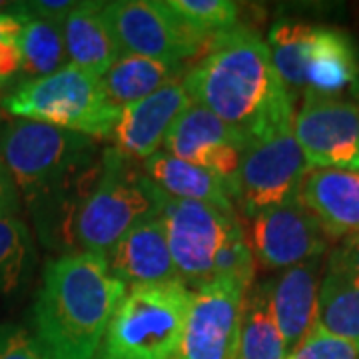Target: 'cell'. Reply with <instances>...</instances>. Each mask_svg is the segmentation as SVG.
<instances>
[{
  "instance_id": "cell-1",
  "label": "cell",
  "mask_w": 359,
  "mask_h": 359,
  "mask_svg": "<svg viewBox=\"0 0 359 359\" xmlns=\"http://www.w3.org/2000/svg\"><path fill=\"white\" fill-rule=\"evenodd\" d=\"M186 70L192 102L204 106L245 140H259L294 124L295 96L276 72L266 40L236 26L214 40Z\"/></svg>"
},
{
  "instance_id": "cell-2",
  "label": "cell",
  "mask_w": 359,
  "mask_h": 359,
  "mask_svg": "<svg viewBox=\"0 0 359 359\" xmlns=\"http://www.w3.org/2000/svg\"><path fill=\"white\" fill-rule=\"evenodd\" d=\"M126 290L100 254L54 259L34 304V339L50 359H94Z\"/></svg>"
},
{
  "instance_id": "cell-3",
  "label": "cell",
  "mask_w": 359,
  "mask_h": 359,
  "mask_svg": "<svg viewBox=\"0 0 359 359\" xmlns=\"http://www.w3.org/2000/svg\"><path fill=\"white\" fill-rule=\"evenodd\" d=\"M164 196L134 160L106 150L100 178L70 222L72 242L80 252L106 257L136 226L160 216Z\"/></svg>"
},
{
  "instance_id": "cell-4",
  "label": "cell",
  "mask_w": 359,
  "mask_h": 359,
  "mask_svg": "<svg viewBox=\"0 0 359 359\" xmlns=\"http://www.w3.org/2000/svg\"><path fill=\"white\" fill-rule=\"evenodd\" d=\"M192 295L180 282L128 287L94 359H176Z\"/></svg>"
},
{
  "instance_id": "cell-5",
  "label": "cell",
  "mask_w": 359,
  "mask_h": 359,
  "mask_svg": "<svg viewBox=\"0 0 359 359\" xmlns=\"http://www.w3.org/2000/svg\"><path fill=\"white\" fill-rule=\"evenodd\" d=\"M4 112L88 138H110L120 108L108 100L102 78L66 65L50 76L28 80L2 98Z\"/></svg>"
},
{
  "instance_id": "cell-6",
  "label": "cell",
  "mask_w": 359,
  "mask_h": 359,
  "mask_svg": "<svg viewBox=\"0 0 359 359\" xmlns=\"http://www.w3.org/2000/svg\"><path fill=\"white\" fill-rule=\"evenodd\" d=\"M269 56L282 82L295 92L337 96L359 74L358 52L341 30L278 22L269 30Z\"/></svg>"
},
{
  "instance_id": "cell-7",
  "label": "cell",
  "mask_w": 359,
  "mask_h": 359,
  "mask_svg": "<svg viewBox=\"0 0 359 359\" xmlns=\"http://www.w3.org/2000/svg\"><path fill=\"white\" fill-rule=\"evenodd\" d=\"M92 138L34 120H13L0 134V160L18 192L36 196L90 154Z\"/></svg>"
},
{
  "instance_id": "cell-8",
  "label": "cell",
  "mask_w": 359,
  "mask_h": 359,
  "mask_svg": "<svg viewBox=\"0 0 359 359\" xmlns=\"http://www.w3.org/2000/svg\"><path fill=\"white\" fill-rule=\"evenodd\" d=\"M309 172L306 156L294 136V124L250 142L230 182L231 202L242 214L256 218L259 212L299 196Z\"/></svg>"
},
{
  "instance_id": "cell-9",
  "label": "cell",
  "mask_w": 359,
  "mask_h": 359,
  "mask_svg": "<svg viewBox=\"0 0 359 359\" xmlns=\"http://www.w3.org/2000/svg\"><path fill=\"white\" fill-rule=\"evenodd\" d=\"M160 219L180 282L196 290L212 282L216 257L240 224L238 216L202 202L164 196Z\"/></svg>"
},
{
  "instance_id": "cell-10",
  "label": "cell",
  "mask_w": 359,
  "mask_h": 359,
  "mask_svg": "<svg viewBox=\"0 0 359 359\" xmlns=\"http://www.w3.org/2000/svg\"><path fill=\"white\" fill-rule=\"evenodd\" d=\"M102 13L122 56L186 62L208 48L180 22L166 0L104 2Z\"/></svg>"
},
{
  "instance_id": "cell-11",
  "label": "cell",
  "mask_w": 359,
  "mask_h": 359,
  "mask_svg": "<svg viewBox=\"0 0 359 359\" xmlns=\"http://www.w3.org/2000/svg\"><path fill=\"white\" fill-rule=\"evenodd\" d=\"M248 287L216 278L196 290L176 359H238Z\"/></svg>"
},
{
  "instance_id": "cell-12",
  "label": "cell",
  "mask_w": 359,
  "mask_h": 359,
  "mask_svg": "<svg viewBox=\"0 0 359 359\" xmlns=\"http://www.w3.org/2000/svg\"><path fill=\"white\" fill-rule=\"evenodd\" d=\"M294 136L309 170H359V106L339 96L304 94Z\"/></svg>"
},
{
  "instance_id": "cell-13",
  "label": "cell",
  "mask_w": 359,
  "mask_h": 359,
  "mask_svg": "<svg viewBox=\"0 0 359 359\" xmlns=\"http://www.w3.org/2000/svg\"><path fill=\"white\" fill-rule=\"evenodd\" d=\"M252 252L266 269H287L321 257L327 233L299 196L252 218Z\"/></svg>"
},
{
  "instance_id": "cell-14",
  "label": "cell",
  "mask_w": 359,
  "mask_h": 359,
  "mask_svg": "<svg viewBox=\"0 0 359 359\" xmlns=\"http://www.w3.org/2000/svg\"><path fill=\"white\" fill-rule=\"evenodd\" d=\"M245 140L238 130L194 102L164 138L162 150L224 178L236 176Z\"/></svg>"
},
{
  "instance_id": "cell-15",
  "label": "cell",
  "mask_w": 359,
  "mask_h": 359,
  "mask_svg": "<svg viewBox=\"0 0 359 359\" xmlns=\"http://www.w3.org/2000/svg\"><path fill=\"white\" fill-rule=\"evenodd\" d=\"M192 104L184 78H180L148 98L122 108L110 136L114 150L134 162L148 160L162 150L168 132Z\"/></svg>"
},
{
  "instance_id": "cell-16",
  "label": "cell",
  "mask_w": 359,
  "mask_h": 359,
  "mask_svg": "<svg viewBox=\"0 0 359 359\" xmlns=\"http://www.w3.org/2000/svg\"><path fill=\"white\" fill-rule=\"evenodd\" d=\"M299 200L327 238L359 233V170L313 168L299 188Z\"/></svg>"
},
{
  "instance_id": "cell-17",
  "label": "cell",
  "mask_w": 359,
  "mask_h": 359,
  "mask_svg": "<svg viewBox=\"0 0 359 359\" xmlns=\"http://www.w3.org/2000/svg\"><path fill=\"white\" fill-rule=\"evenodd\" d=\"M106 264L110 273L126 287L180 282L160 216L142 222L124 236L106 256Z\"/></svg>"
},
{
  "instance_id": "cell-18",
  "label": "cell",
  "mask_w": 359,
  "mask_h": 359,
  "mask_svg": "<svg viewBox=\"0 0 359 359\" xmlns=\"http://www.w3.org/2000/svg\"><path fill=\"white\" fill-rule=\"evenodd\" d=\"M320 285L321 257L283 269L276 282H269V306L287 353L302 344L318 321Z\"/></svg>"
},
{
  "instance_id": "cell-19",
  "label": "cell",
  "mask_w": 359,
  "mask_h": 359,
  "mask_svg": "<svg viewBox=\"0 0 359 359\" xmlns=\"http://www.w3.org/2000/svg\"><path fill=\"white\" fill-rule=\"evenodd\" d=\"M102 4L76 2L72 13L60 25L68 65L98 78H102L122 56L104 18Z\"/></svg>"
},
{
  "instance_id": "cell-20",
  "label": "cell",
  "mask_w": 359,
  "mask_h": 359,
  "mask_svg": "<svg viewBox=\"0 0 359 359\" xmlns=\"http://www.w3.org/2000/svg\"><path fill=\"white\" fill-rule=\"evenodd\" d=\"M144 174L168 198L214 205L226 214H236L230 184L204 168L194 166L164 150L142 162Z\"/></svg>"
},
{
  "instance_id": "cell-21",
  "label": "cell",
  "mask_w": 359,
  "mask_h": 359,
  "mask_svg": "<svg viewBox=\"0 0 359 359\" xmlns=\"http://www.w3.org/2000/svg\"><path fill=\"white\" fill-rule=\"evenodd\" d=\"M186 70V62L128 54L116 60V65L102 76V84L108 100L122 110L130 104L148 98L170 82L184 78Z\"/></svg>"
},
{
  "instance_id": "cell-22",
  "label": "cell",
  "mask_w": 359,
  "mask_h": 359,
  "mask_svg": "<svg viewBox=\"0 0 359 359\" xmlns=\"http://www.w3.org/2000/svg\"><path fill=\"white\" fill-rule=\"evenodd\" d=\"M287 347L269 306V282L248 290L242 308L238 359H285Z\"/></svg>"
},
{
  "instance_id": "cell-23",
  "label": "cell",
  "mask_w": 359,
  "mask_h": 359,
  "mask_svg": "<svg viewBox=\"0 0 359 359\" xmlns=\"http://www.w3.org/2000/svg\"><path fill=\"white\" fill-rule=\"evenodd\" d=\"M318 323L359 347V278L327 269L320 285Z\"/></svg>"
},
{
  "instance_id": "cell-24",
  "label": "cell",
  "mask_w": 359,
  "mask_h": 359,
  "mask_svg": "<svg viewBox=\"0 0 359 359\" xmlns=\"http://www.w3.org/2000/svg\"><path fill=\"white\" fill-rule=\"evenodd\" d=\"M18 46L22 56V72L30 80L50 76L68 65L62 26L50 20L26 16Z\"/></svg>"
},
{
  "instance_id": "cell-25",
  "label": "cell",
  "mask_w": 359,
  "mask_h": 359,
  "mask_svg": "<svg viewBox=\"0 0 359 359\" xmlns=\"http://www.w3.org/2000/svg\"><path fill=\"white\" fill-rule=\"evenodd\" d=\"M168 6L205 46L238 26L240 8L230 0H168Z\"/></svg>"
},
{
  "instance_id": "cell-26",
  "label": "cell",
  "mask_w": 359,
  "mask_h": 359,
  "mask_svg": "<svg viewBox=\"0 0 359 359\" xmlns=\"http://www.w3.org/2000/svg\"><path fill=\"white\" fill-rule=\"evenodd\" d=\"M32 257V242L26 224L16 216L0 218V292L16 290Z\"/></svg>"
},
{
  "instance_id": "cell-27",
  "label": "cell",
  "mask_w": 359,
  "mask_h": 359,
  "mask_svg": "<svg viewBox=\"0 0 359 359\" xmlns=\"http://www.w3.org/2000/svg\"><path fill=\"white\" fill-rule=\"evenodd\" d=\"M256 276V264H254V252L252 245L245 238V231L242 224H238L233 231L228 236L226 244L222 245L216 264H214V280L216 278H228L236 280L244 287L254 285Z\"/></svg>"
},
{
  "instance_id": "cell-28",
  "label": "cell",
  "mask_w": 359,
  "mask_h": 359,
  "mask_svg": "<svg viewBox=\"0 0 359 359\" xmlns=\"http://www.w3.org/2000/svg\"><path fill=\"white\" fill-rule=\"evenodd\" d=\"M285 359H359V347L339 335L325 332L316 321L313 330Z\"/></svg>"
},
{
  "instance_id": "cell-29",
  "label": "cell",
  "mask_w": 359,
  "mask_h": 359,
  "mask_svg": "<svg viewBox=\"0 0 359 359\" xmlns=\"http://www.w3.org/2000/svg\"><path fill=\"white\" fill-rule=\"evenodd\" d=\"M0 359H50L25 327L0 323Z\"/></svg>"
},
{
  "instance_id": "cell-30",
  "label": "cell",
  "mask_w": 359,
  "mask_h": 359,
  "mask_svg": "<svg viewBox=\"0 0 359 359\" xmlns=\"http://www.w3.org/2000/svg\"><path fill=\"white\" fill-rule=\"evenodd\" d=\"M74 6H76V2H70V0H34V2L18 4L20 13H25L26 16L50 20V22H56V25H62L65 18L72 13Z\"/></svg>"
},
{
  "instance_id": "cell-31",
  "label": "cell",
  "mask_w": 359,
  "mask_h": 359,
  "mask_svg": "<svg viewBox=\"0 0 359 359\" xmlns=\"http://www.w3.org/2000/svg\"><path fill=\"white\" fill-rule=\"evenodd\" d=\"M327 269L344 271V273L359 278V233L347 238L346 244L337 248L334 254L330 256Z\"/></svg>"
},
{
  "instance_id": "cell-32",
  "label": "cell",
  "mask_w": 359,
  "mask_h": 359,
  "mask_svg": "<svg viewBox=\"0 0 359 359\" xmlns=\"http://www.w3.org/2000/svg\"><path fill=\"white\" fill-rule=\"evenodd\" d=\"M18 72H22V56H20L18 40H0V88H4Z\"/></svg>"
},
{
  "instance_id": "cell-33",
  "label": "cell",
  "mask_w": 359,
  "mask_h": 359,
  "mask_svg": "<svg viewBox=\"0 0 359 359\" xmlns=\"http://www.w3.org/2000/svg\"><path fill=\"white\" fill-rule=\"evenodd\" d=\"M16 210H18V190L6 166L0 160V218L14 216Z\"/></svg>"
},
{
  "instance_id": "cell-34",
  "label": "cell",
  "mask_w": 359,
  "mask_h": 359,
  "mask_svg": "<svg viewBox=\"0 0 359 359\" xmlns=\"http://www.w3.org/2000/svg\"><path fill=\"white\" fill-rule=\"evenodd\" d=\"M26 14L18 8L14 13H0V40L20 39L22 26H25Z\"/></svg>"
},
{
  "instance_id": "cell-35",
  "label": "cell",
  "mask_w": 359,
  "mask_h": 359,
  "mask_svg": "<svg viewBox=\"0 0 359 359\" xmlns=\"http://www.w3.org/2000/svg\"><path fill=\"white\" fill-rule=\"evenodd\" d=\"M4 6H8V4H6V2H2V0H0V11H2V8H4Z\"/></svg>"
},
{
  "instance_id": "cell-36",
  "label": "cell",
  "mask_w": 359,
  "mask_h": 359,
  "mask_svg": "<svg viewBox=\"0 0 359 359\" xmlns=\"http://www.w3.org/2000/svg\"><path fill=\"white\" fill-rule=\"evenodd\" d=\"M2 128H4V126H2V118H0V134H2Z\"/></svg>"
}]
</instances>
